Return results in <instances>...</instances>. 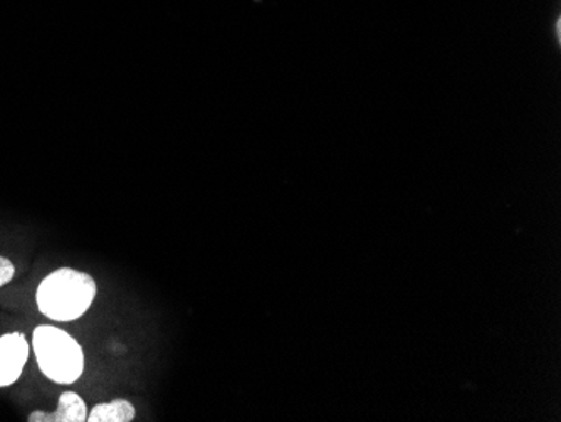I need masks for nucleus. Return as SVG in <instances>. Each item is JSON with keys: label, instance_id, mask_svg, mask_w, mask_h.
<instances>
[{"label": "nucleus", "instance_id": "obj_1", "mask_svg": "<svg viewBox=\"0 0 561 422\" xmlns=\"http://www.w3.org/2000/svg\"><path fill=\"white\" fill-rule=\"evenodd\" d=\"M96 282L84 271L61 267L47 275L37 288V307L55 321H75L90 310L96 298Z\"/></svg>", "mask_w": 561, "mask_h": 422}, {"label": "nucleus", "instance_id": "obj_2", "mask_svg": "<svg viewBox=\"0 0 561 422\" xmlns=\"http://www.w3.org/2000/svg\"><path fill=\"white\" fill-rule=\"evenodd\" d=\"M33 346L41 372L53 383L72 384L83 376V349L65 330L53 326L37 327Z\"/></svg>", "mask_w": 561, "mask_h": 422}, {"label": "nucleus", "instance_id": "obj_3", "mask_svg": "<svg viewBox=\"0 0 561 422\" xmlns=\"http://www.w3.org/2000/svg\"><path fill=\"white\" fill-rule=\"evenodd\" d=\"M27 361H30V343L24 333H5L0 337V387L18 383Z\"/></svg>", "mask_w": 561, "mask_h": 422}, {"label": "nucleus", "instance_id": "obj_4", "mask_svg": "<svg viewBox=\"0 0 561 422\" xmlns=\"http://www.w3.org/2000/svg\"><path fill=\"white\" fill-rule=\"evenodd\" d=\"M88 419L87 402L76 392H62L55 412H31L30 422H84Z\"/></svg>", "mask_w": 561, "mask_h": 422}, {"label": "nucleus", "instance_id": "obj_5", "mask_svg": "<svg viewBox=\"0 0 561 422\" xmlns=\"http://www.w3.org/2000/svg\"><path fill=\"white\" fill-rule=\"evenodd\" d=\"M137 415V409L126 399H115L106 404L94 406L88 414V422H130Z\"/></svg>", "mask_w": 561, "mask_h": 422}, {"label": "nucleus", "instance_id": "obj_6", "mask_svg": "<svg viewBox=\"0 0 561 422\" xmlns=\"http://www.w3.org/2000/svg\"><path fill=\"white\" fill-rule=\"evenodd\" d=\"M15 276V266L8 258L0 256V288L12 282Z\"/></svg>", "mask_w": 561, "mask_h": 422}]
</instances>
